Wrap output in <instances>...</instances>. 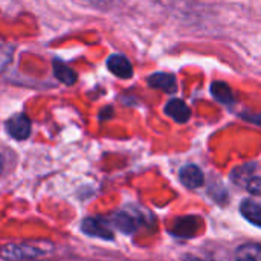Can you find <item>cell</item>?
<instances>
[{"instance_id":"cell-2","label":"cell","mask_w":261,"mask_h":261,"mask_svg":"<svg viewBox=\"0 0 261 261\" xmlns=\"http://www.w3.org/2000/svg\"><path fill=\"white\" fill-rule=\"evenodd\" d=\"M6 132L15 141H24L31 135V121L24 113L14 115L6 121Z\"/></svg>"},{"instance_id":"cell-14","label":"cell","mask_w":261,"mask_h":261,"mask_svg":"<svg viewBox=\"0 0 261 261\" xmlns=\"http://www.w3.org/2000/svg\"><path fill=\"white\" fill-rule=\"evenodd\" d=\"M246 190L255 196V197H261V177L252 176L248 182H246Z\"/></svg>"},{"instance_id":"cell-15","label":"cell","mask_w":261,"mask_h":261,"mask_svg":"<svg viewBox=\"0 0 261 261\" xmlns=\"http://www.w3.org/2000/svg\"><path fill=\"white\" fill-rule=\"evenodd\" d=\"M242 118H243L245 121L251 122V124H255V125L261 127V115L260 113H243V115H242Z\"/></svg>"},{"instance_id":"cell-6","label":"cell","mask_w":261,"mask_h":261,"mask_svg":"<svg viewBox=\"0 0 261 261\" xmlns=\"http://www.w3.org/2000/svg\"><path fill=\"white\" fill-rule=\"evenodd\" d=\"M147 81H148L150 87L164 90L167 93H174L177 90L176 76L171 73H167V72H156V73L150 75Z\"/></svg>"},{"instance_id":"cell-18","label":"cell","mask_w":261,"mask_h":261,"mask_svg":"<svg viewBox=\"0 0 261 261\" xmlns=\"http://www.w3.org/2000/svg\"><path fill=\"white\" fill-rule=\"evenodd\" d=\"M2 171H3V159L0 156V174H2Z\"/></svg>"},{"instance_id":"cell-7","label":"cell","mask_w":261,"mask_h":261,"mask_svg":"<svg viewBox=\"0 0 261 261\" xmlns=\"http://www.w3.org/2000/svg\"><path fill=\"white\" fill-rule=\"evenodd\" d=\"M165 113L176 122L179 124H185L187 121H190L191 118V110L190 107L182 101V99H170L165 106Z\"/></svg>"},{"instance_id":"cell-8","label":"cell","mask_w":261,"mask_h":261,"mask_svg":"<svg viewBox=\"0 0 261 261\" xmlns=\"http://www.w3.org/2000/svg\"><path fill=\"white\" fill-rule=\"evenodd\" d=\"M112 223L124 234H133L138 231L139 228V219L130 213H125V211H119L116 214L112 216Z\"/></svg>"},{"instance_id":"cell-1","label":"cell","mask_w":261,"mask_h":261,"mask_svg":"<svg viewBox=\"0 0 261 261\" xmlns=\"http://www.w3.org/2000/svg\"><path fill=\"white\" fill-rule=\"evenodd\" d=\"M47 249L29 243H9L0 248V258L6 261H29L43 257Z\"/></svg>"},{"instance_id":"cell-11","label":"cell","mask_w":261,"mask_h":261,"mask_svg":"<svg viewBox=\"0 0 261 261\" xmlns=\"http://www.w3.org/2000/svg\"><path fill=\"white\" fill-rule=\"evenodd\" d=\"M236 261H261V245L246 243L236 252Z\"/></svg>"},{"instance_id":"cell-12","label":"cell","mask_w":261,"mask_h":261,"mask_svg":"<svg viewBox=\"0 0 261 261\" xmlns=\"http://www.w3.org/2000/svg\"><path fill=\"white\" fill-rule=\"evenodd\" d=\"M54 73H55L57 80H60L66 86H72L76 83V73L67 64H64L58 60L54 61Z\"/></svg>"},{"instance_id":"cell-4","label":"cell","mask_w":261,"mask_h":261,"mask_svg":"<svg viewBox=\"0 0 261 261\" xmlns=\"http://www.w3.org/2000/svg\"><path fill=\"white\" fill-rule=\"evenodd\" d=\"M107 67L115 76H118L121 80H128L133 76V66H132L130 60L121 54L110 55L107 60Z\"/></svg>"},{"instance_id":"cell-9","label":"cell","mask_w":261,"mask_h":261,"mask_svg":"<svg viewBox=\"0 0 261 261\" xmlns=\"http://www.w3.org/2000/svg\"><path fill=\"white\" fill-rule=\"evenodd\" d=\"M199 228H200V222L197 217H184L174 223L171 232L179 237H193L199 231Z\"/></svg>"},{"instance_id":"cell-5","label":"cell","mask_w":261,"mask_h":261,"mask_svg":"<svg viewBox=\"0 0 261 261\" xmlns=\"http://www.w3.org/2000/svg\"><path fill=\"white\" fill-rule=\"evenodd\" d=\"M179 179H180L182 185H185L190 190L200 188L203 185V182H205L202 170L197 165H194V164H188L184 168H180Z\"/></svg>"},{"instance_id":"cell-13","label":"cell","mask_w":261,"mask_h":261,"mask_svg":"<svg viewBox=\"0 0 261 261\" xmlns=\"http://www.w3.org/2000/svg\"><path fill=\"white\" fill-rule=\"evenodd\" d=\"M211 93L213 96L220 101L222 104H232L234 102V93L231 90V87L226 84V83H222V81H216L213 83L211 86Z\"/></svg>"},{"instance_id":"cell-3","label":"cell","mask_w":261,"mask_h":261,"mask_svg":"<svg viewBox=\"0 0 261 261\" xmlns=\"http://www.w3.org/2000/svg\"><path fill=\"white\" fill-rule=\"evenodd\" d=\"M81 231L87 234L89 237L93 239H101V240H113V232L107 226V223L101 219L96 217H87L81 223Z\"/></svg>"},{"instance_id":"cell-10","label":"cell","mask_w":261,"mask_h":261,"mask_svg":"<svg viewBox=\"0 0 261 261\" xmlns=\"http://www.w3.org/2000/svg\"><path fill=\"white\" fill-rule=\"evenodd\" d=\"M240 213L249 223L261 228V205L252 200H243L240 205Z\"/></svg>"},{"instance_id":"cell-16","label":"cell","mask_w":261,"mask_h":261,"mask_svg":"<svg viewBox=\"0 0 261 261\" xmlns=\"http://www.w3.org/2000/svg\"><path fill=\"white\" fill-rule=\"evenodd\" d=\"M84 2H87V3H90V5H93V6H96V8H106V6H109L113 0H84Z\"/></svg>"},{"instance_id":"cell-17","label":"cell","mask_w":261,"mask_h":261,"mask_svg":"<svg viewBox=\"0 0 261 261\" xmlns=\"http://www.w3.org/2000/svg\"><path fill=\"white\" fill-rule=\"evenodd\" d=\"M184 261H206V260H203V258H200V257H196V255H185V257H184Z\"/></svg>"}]
</instances>
